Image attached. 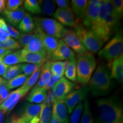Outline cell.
Returning a JSON list of instances; mask_svg holds the SVG:
<instances>
[{
    "label": "cell",
    "mask_w": 123,
    "mask_h": 123,
    "mask_svg": "<svg viewBox=\"0 0 123 123\" xmlns=\"http://www.w3.org/2000/svg\"><path fill=\"white\" fill-rule=\"evenodd\" d=\"M98 117L96 123H113L123 121L122 103L116 97L97 100Z\"/></svg>",
    "instance_id": "6da1fadb"
},
{
    "label": "cell",
    "mask_w": 123,
    "mask_h": 123,
    "mask_svg": "<svg viewBox=\"0 0 123 123\" xmlns=\"http://www.w3.org/2000/svg\"><path fill=\"white\" fill-rule=\"evenodd\" d=\"M89 82V90L91 91L93 96L107 94L111 86L110 75L107 66L104 64H100Z\"/></svg>",
    "instance_id": "7a4b0ae2"
},
{
    "label": "cell",
    "mask_w": 123,
    "mask_h": 123,
    "mask_svg": "<svg viewBox=\"0 0 123 123\" xmlns=\"http://www.w3.org/2000/svg\"><path fill=\"white\" fill-rule=\"evenodd\" d=\"M96 67V61L92 54L79 55L76 61L77 81L83 85L90 81Z\"/></svg>",
    "instance_id": "3957f363"
},
{
    "label": "cell",
    "mask_w": 123,
    "mask_h": 123,
    "mask_svg": "<svg viewBox=\"0 0 123 123\" xmlns=\"http://www.w3.org/2000/svg\"><path fill=\"white\" fill-rule=\"evenodd\" d=\"M75 29V33L86 50L93 53H96L100 50L104 42L93 33V31L86 28L77 22Z\"/></svg>",
    "instance_id": "277c9868"
},
{
    "label": "cell",
    "mask_w": 123,
    "mask_h": 123,
    "mask_svg": "<svg viewBox=\"0 0 123 123\" xmlns=\"http://www.w3.org/2000/svg\"><path fill=\"white\" fill-rule=\"evenodd\" d=\"M37 30L51 37L60 39L63 37L66 29L56 20L49 18H34Z\"/></svg>",
    "instance_id": "5b68a950"
},
{
    "label": "cell",
    "mask_w": 123,
    "mask_h": 123,
    "mask_svg": "<svg viewBox=\"0 0 123 123\" xmlns=\"http://www.w3.org/2000/svg\"><path fill=\"white\" fill-rule=\"evenodd\" d=\"M123 38L121 32H117L102 49L99 51V56L112 62L123 55Z\"/></svg>",
    "instance_id": "8992f818"
},
{
    "label": "cell",
    "mask_w": 123,
    "mask_h": 123,
    "mask_svg": "<svg viewBox=\"0 0 123 123\" xmlns=\"http://www.w3.org/2000/svg\"><path fill=\"white\" fill-rule=\"evenodd\" d=\"M119 21L118 18L111 15L107 14L102 24L92 31L101 41L105 42L112 35Z\"/></svg>",
    "instance_id": "52a82bcc"
},
{
    "label": "cell",
    "mask_w": 123,
    "mask_h": 123,
    "mask_svg": "<svg viewBox=\"0 0 123 123\" xmlns=\"http://www.w3.org/2000/svg\"><path fill=\"white\" fill-rule=\"evenodd\" d=\"M76 87V85L66 78L62 77L53 87L55 101L64 100L68 93Z\"/></svg>",
    "instance_id": "ba28073f"
},
{
    "label": "cell",
    "mask_w": 123,
    "mask_h": 123,
    "mask_svg": "<svg viewBox=\"0 0 123 123\" xmlns=\"http://www.w3.org/2000/svg\"><path fill=\"white\" fill-rule=\"evenodd\" d=\"M89 91L88 87H83L70 92L66 96L64 101L69 114L73 112L75 106L85 99Z\"/></svg>",
    "instance_id": "9c48e42d"
},
{
    "label": "cell",
    "mask_w": 123,
    "mask_h": 123,
    "mask_svg": "<svg viewBox=\"0 0 123 123\" xmlns=\"http://www.w3.org/2000/svg\"><path fill=\"white\" fill-rule=\"evenodd\" d=\"M62 39L69 47L79 55H84L88 53V51L86 50L76 35L75 31L67 29Z\"/></svg>",
    "instance_id": "30bf717a"
},
{
    "label": "cell",
    "mask_w": 123,
    "mask_h": 123,
    "mask_svg": "<svg viewBox=\"0 0 123 123\" xmlns=\"http://www.w3.org/2000/svg\"><path fill=\"white\" fill-rule=\"evenodd\" d=\"M88 2V8L83 20V26L88 29L91 28L97 19L102 0H90Z\"/></svg>",
    "instance_id": "8fae6325"
},
{
    "label": "cell",
    "mask_w": 123,
    "mask_h": 123,
    "mask_svg": "<svg viewBox=\"0 0 123 123\" xmlns=\"http://www.w3.org/2000/svg\"><path fill=\"white\" fill-rule=\"evenodd\" d=\"M27 93L28 92L21 88L10 92L7 99L0 105V110L4 111L7 115H9L19 100L22 99Z\"/></svg>",
    "instance_id": "7c38bea8"
},
{
    "label": "cell",
    "mask_w": 123,
    "mask_h": 123,
    "mask_svg": "<svg viewBox=\"0 0 123 123\" xmlns=\"http://www.w3.org/2000/svg\"><path fill=\"white\" fill-rule=\"evenodd\" d=\"M75 54L63 40H59L56 50L47 59L50 62L67 61L75 57Z\"/></svg>",
    "instance_id": "4fadbf2b"
},
{
    "label": "cell",
    "mask_w": 123,
    "mask_h": 123,
    "mask_svg": "<svg viewBox=\"0 0 123 123\" xmlns=\"http://www.w3.org/2000/svg\"><path fill=\"white\" fill-rule=\"evenodd\" d=\"M53 15L63 26L75 27L76 25V21L71 7H69L67 9L58 8Z\"/></svg>",
    "instance_id": "5bb4252c"
},
{
    "label": "cell",
    "mask_w": 123,
    "mask_h": 123,
    "mask_svg": "<svg viewBox=\"0 0 123 123\" xmlns=\"http://www.w3.org/2000/svg\"><path fill=\"white\" fill-rule=\"evenodd\" d=\"M43 104H35L26 103L21 108L19 114L25 123H30L34 117L39 116Z\"/></svg>",
    "instance_id": "9a60e30c"
},
{
    "label": "cell",
    "mask_w": 123,
    "mask_h": 123,
    "mask_svg": "<svg viewBox=\"0 0 123 123\" xmlns=\"http://www.w3.org/2000/svg\"><path fill=\"white\" fill-rule=\"evenodd\" d=\"M52 113L61 123H69L68 111L64 100L54 103Z\"/></svg>",
    "instance_id": "2e32d148"
},
{
    "label": "cell",
    "mask_w": 123,
    "mask_h": 123,
    "mask_svg": "<svg viewBox=\"0 0 123 123\" xmlns=\"http://www.w3.org/2000/svg\"><path fill=\"white\" fill-rule=\"evenodd\" d=\"M35 30L39 34L41 40H42L44 50H45L46 54H47V60L49 56L56 50L58 43H59V41L56 38L53 37H51L50 35H48L39 31V30H37L36 29H35Z\"/></svg>",
    "instance_id": "e0dca14e"
},
{
    "label": "cell",
    "mask_w": 123,
    "mask_h": 123,
    "mask_svg": "<svg viewBox=\"0 0 123 123\" xmlns=\"http://www.w3.org/2000/svg\"><path fill=\"white\" fill-rule=\"evenodd\" d=\"M21 55L23 62L31 64H43L47 61V54L46 53H29L22 49L21 50Z\"/></svg>",
    "instance_id": "ac0fdd59"
},
{
    "label": "cell",
    "mask_w": 123,
    "mask_h": 123,
    "mask_svg": "<svg viewBox=\"0 0 123 123\" xmlns=\"http://www.w3.org/2000/svg\"><path fill=\"white\" fill-rule=\"evenodd\" d=\"M3 15L8 22L14 26H18L20 22L25 15V11L23 7L21 6L14 11H8L5 10L3 11Z\"/></svg>",
    "instance_id": "d6986e66"
},
{
    "label": "cell",
    "mask_w": 123,
    "mask_h": 123,
    "mask_svg": "<svg viewBox=\"0 0 123 123\" xmlns=\"http://www.w3.org/2000/svg\"><path fill=\"white\" fill-rule=\"evenodd\" d=\"M110 78L117 80L122 84L123 81V56L116 58L111 63Z\"/></svg>",
    "instance_id": "ffe728a7"
},
{
    "label": "cell",
    "mask_w": 123,
    "mask_h": 123,
    "mask_svg": "<svg viewBox=\"0 0 123 123\" xmlns=\"http://www.w3.org/2000/svg\"><path fill=\"white\" fill-rule=\"evenodd\" d=\"M72 10L74 15L77 19H83L85 16L87 8H88V2L87 0H72L71 1Z\"/></svg>",
    "instance_id": "44dd1931"
},
{
    "label": "cell",
    "mask_w": 123,
    "mask_h": 123,
    "mask_svg": "<svg viewBox=\"0 0 123 123\" xmlns=\"http://www.w3.org/2000/svg\"><path fill=\"white\" fill-rule=\"evenodd\" d=\"M47 96V91L44 90L42 88H38L35 86L34 88L27 95L26 100L30 103L39 104L44 102Z\"/></svg>",
    "instance_id": "7402d4cb"
},
{
    "label": "cell",
    "mask_w": 123,
    "mask_h": 123,
    "mask_svg": "<svg viewBox=\"0 0 123 123\" xmlns=\"http://www.w3.org/2000/svg\"><path fill=\"white\" fill-rule=\"evenodd\" d=\"M35 31L37 32V31L35 30ZM37 33V35L34 38H33L26 46H25L23 49L29 53L46 54L39 34L38 32Z\"/></svg>",
    "instance_id": "603a6c76"
},
{
    "label": "cell",
    "mask_w": 123,
    "mask_h": 123,
    "mask_svg": "<svg viewBox=\"0 0 123 123\" xmlns=\"http://www.w3.org/2000/svg\"><path fill=\"white\" fill-rule=\"evenodd\" d=\"M50 64L51 62L47 60L42 65L39 80L37 84L35 85L36 87L38 88H43L50 80L51 76L50 71Z\"/></svg>",
    "instance_id": "cb8c5ba5"
},
{
    "label": "cell",
    "mask_w": 123,
    "mask_h": 123,
    "mask_svg": "<svg viewBox=\"0 0 123 123\" xmlns=\"http://www.w3.org/2000/svg\"><path fill=\"white\" fill-rule=\"evenodd\" d=\"M18 27L19 30L24 33H30L33 31L35 28L34 18L29 13H26L24 18L20 22Z\"/></svg>",
    "instance_id": "d4e9b609"
},
{
    "label": "cell",
    "mask_w": 123,
    "mask_h": 123,
    "mask_svg": "<svg viewBox=\"0 0 123 123\" xmlns=\"http://www.w3.org/2000/svg\"><path fill=\"white\" fill-rule=\"evenodd\" d=\"M3 62L7 66L16 65L20 63H23L21 55V50L13 51L4 55L2 57Z\"/></svg>",
    "instance_id": "484cf974"
},
{
    "label": "cell",
    "mask_w": 123,
    "mask_h": 123,
    "mask_svg": "<svg viewBox=\"0 0 123 123\" xmlns=\"http://www.w3.org/2000/svg\"><path fill=\"white\" fill-rule=\"evenodd\" d=\"M67 79L73 82H76V59L73 57L69 59V65L64 73Z\"/></svg>",
    "instance_id": "4316f807"
},
{
    "label": "cell",
    "mask_w": 123,
    "mask_h": 123,
    "mask_svg": "<svg viewBox=\"0 0 123 123\" xmlns=\"http://www.w3.org/2000/svg\"><path fill=\"white\" fill-rule=\"evenodd\" d=\"M51 114L52 112L51 104H43L39 115V123H50Z\"/></svg>",
    "instance_id": "83f0119b"
},
{
    "label": "cell",
    "mask_w": 123,
    "mask_h": 123,
    "mask_svg": "<svg viewBox=\"0 0 123 123\" xmlns=\"http://www.w3.org/2000/svg\"><path fill=\"white\" fill-rule=\"evenodd\" d=\"M50 71L52 75L62 78L65 73L63 61L51 62Z\"/></svg>",
    "instance_id": "f1b7e54d"
},
{
    "label": "cell",
    "mask_w": 123,
    "mask_h": 123,
    "mask_svg": "<svg viewBox=\"0 0 123 123\" xmlns=\"http://www.w3.org/2000/svg\"><path fill=\"white\" fill-rule=\"evenodd\" d=\"M42 1L38 0H26L24 1V7L31 13L38 14L42 13L41 4Z\"/></svg>",
    "instance_id": "f546056e"
},
{
    "label": "cell",
    "mask_w": 123,
    "mask_h": 123,
    "mask_svg": "<svg viewBox=\"0 0 123 123\" xmlns=\"http://www.w3.org/2000/svg\"><path fill=\"white\" fill-rule=\"evenodd\" d=\"M41 68H42V67L38 69V70H37L35 73H34L33 74L31 75L29 77L27 80L26 81V82L20 88L22 89V90H25L27 92H28L29 91V90H30L35 85V83L37 82L38 79H39L40 74H41Z\"/></svg>",
    "instance_id": "4dcf8cb0"
},
{
    "label": "cell",
    "mask_w": 123,
    "mask_h": 123,
    "mask_svg": "<svg viewBox=\"0 0 123 123\" xmlns=\"http://www.w3.org/2000/svg\"><path fill=\"white\" fill-rule=\"evenodd\" d=\"M22 73V71L21 67V64H16L9 67L3 75V77L5 80L10 81L18 75L21 74Z\"/></svg>",
    "instance_id": "1f68e13d"
},
{
    "label": "cell",
    "mask_w": 123,
    "mask_h": 123,
    "mask_svg": "<svg viewBox=\"0 0 123 123\" xmlns=\"http://www.w3.org/2000/svg\"><path fill=\"white\" fill-rule=\"evenodd\" d=\"M29 77V76L24 74H21L11 80L7 81V87L10 90L19 87V86H22L26 82Z\"/></svg>",
    "instance_id": "d6a6232c"
},
{
    "label": "cell",
    "mask_w": 123,
    "mask_h": 123,
    "mask_svg": "<svg viewBox=\"0 0 123 123\" xmlns=\"http://www.w3.org/2000/svg\"><path fill=\"white\" fill-rule=\"evenodd\" d=\"M55 8L54 1L44 0L42 1V6L41 7L42 13L46 15H53Z\"/></svg>",
    "instance_id": "836d02e7"
},
{
    "label": "cell",
    "mask_w": 123,
    "mask_h": 123,
    "mask_svg": "<svg viewBox=\"0 0 123 123\" xmlns=\"http://www.w3.org/2000/svg\"><path fill=\"white\" fill-rule=\"evenodd\" d=\"M83 108L84 111L81 117L80 123H93V119L87 100H86L84 101Z\"/></svg>",
    "instance_id": "e575fe53"
},
{
    "label": "cell",
    "mask_w": 123,
    "mask_h": 123,
    "mask_svg": "<svg viewBox=\"0 0 123 123\" xmlns=\"http://www.w3.org/2000/svg\"><path fill=\"white\" fill-rule=\"evenodd\" d=\"M37 35V33L35 31V30H34V31L30 33L21 34L19 35V37L18 39V43H19L21 47H24Z\"/></svg>",
    "instance_id": "d590c367"
},
{
    "label": "cell",
    "mask_w": 123,
    "mask_h": 123,
    "mask_svg": "<svg viewBox=\"0 0 123 123\" xmlns=\"http://www.w3.org/2000/svg\"><path fill=\"white\" fill-rule=\"evenodd\" d=\"M43 64L31 63L22 64H21V67L22 72L24 73V74L26 75L27 76H30L33 74L34 73H35L37 70L41 68Z\"/></svg>",
    "instance_id": "8d00e7d4"
},
{
    "label": "cell",
    "mask_w": 123,
    "mask_h": 123,
    "mask_svg": "<svg viewBox=\"0 0 123 123\" xmlns=\"http://www.w3.org/2000/svg\"><path fill=\"white\" fill-rule=\"evenodd\" d=\"M0 48L12 50L19 49L21 48V47L18 42L13 38H10L6 42H0Z\"/></svg>",
    "instance_id": "74e56055"
},
{
    "label": "cell",
    "mask_w": 123,
    "mask_h": 123,
    "mask_svg": "<svg viewBox=\"0 0 123 123\" xmlns=\"http://www.w3.org/2000/svg\"><path fill=\"white\" fill-rule=\"evenodd\" d=\"M84 107V102L81 101L79 103L74 111L72 112V115L71 117V123H79L80 117L81 112Z\"/></svg>",
    "instance_id": "f35d334b"
},
{
    "label": "cell",
    "mask_w": 123,
    "mask_h": 123,
    "mask_svg": "<svg viewBox=\"0 0 123 123\" xmlns=\"http://www.w3.org/2000/svg\"><path fill=\"white\" fill-rule=\"evenodd\" d=\"M24 3L23 0H8L6 1L5 9L8 11H14L17 10Z\"/></svg>",
    "instance_id": "ab89813d"
},
{
    "label": "cell",
    "mask_w": 123,
    "mask_h": 123,
    "mask_svg": "<svg viewBox=\"0 0 123 123\" xmlns=\"http://www.w3.org/2000/svg\"><path fill=\"white\" fill-rule=\"evenodd\" d=\"M112 1L117 18L120 20L123 17V0H113Z\"/></svg>",
    "instance_id": "60d3db41"
},
{
    "label": "cell",
    "mask_w": 123,
    "mask_h": 123,
    "mask_svg": "<svg viewBox=\"0 0 123 123\" xmlns=\"http://www.w3.org/2000/svg\"><path fill=\"white\" fill-rule=\"evenodd\" d=\"M7 81H5L0 84V105L7 99L9 94V90L6 86Z\"/></svg>",
    "instance_id": "b9f144b4"
},
{
    "label": "cell",
    "mask_w": 123,
    "mask_h": 123,
    "mask_svg": "<svg viewBox=\"0 0 123 123\" xmlns=\"http://www.w3.org/2000/svg\"><path fill=\"white\" fill-rule=\"evenodd\" d=\"M60 79H61L60 78H58L57 76H54V75H51V76L50 80H49L48 82L47 83V84H46L42 88L44 89V90L46 91L50 90V88H53V86L55 85V83H56Z\"/></svg>",
    "instance_id": "7bdbcfd3"
},
{
    "label": "cell",
    "mask_w": 123,
    "mask_h": 123,
    "mask_svg": "<svg viewBox=\"0 0 123 123\" xmlns=\"http://www.w3.org/2000/svg\"><path fill=\"white\" fill-rule=\"evenodd\" d=\"M5 123H25V121L21 117L13 113L7 118Z\"/></svg>",
    "instance_id": "ee69618b"
},
{
    "label": "cell",
    "mask_w": 123,
    "mask_h": 123,
    "mask_svg": "<svg viewBox=\"0 0 123 123\" xmlns=\"http://www.w3.org/2000/svg\"><path fill=\"white\" fill-rule=\"evenodd\" d=\"M6 31L9 33V34L10 35V37L17 39L19 37V35L21 34V33L17 30H16V29L14 28L13 27L11 26L8 25H7Z\"/></svg>",
    "instance_id": "f6af8a7d"
},
{
    "label": "cell",
    "mask_w": 123,
    "mask_h": 123,
    "mask_svg": "<svg viewBox=\"0 0 123 123\" xmlns=\"http://www.w3.org/2000/svg\"><path fill=\"white\" fill-rule=\"evenodd\" d=\"M106 9H107L108 14L111 15L112 16H114L117 18L112 1H110V0H107L106 1Z\"/></svg>",
    "instance_id": "bcb514c9"
},
{
    "label": "cell",
    "mask_w": 123,
    "mask_h": 123,
    "mask_svg": "<svg viewBox=\"0 0 123 123\" xmlns=\"http://www.w3.org/2000/svg\"><path fill=\"white\" fill-rule=\"evenodd\" d=\"M54 1L60 9H67L70 7V1L69 0H56Z\"/></svg>",
    "instance_id": "7dc6e473"
},
{
    "label": "cell",
    "mask_w": 123,
    "mask_h": 123,
    "mask_svg": "<svg viewBox=\"0 0 123 123\" xmlns=\"http://www.w3.org/2000/svg\"><path fill=\"white\" fill-rule=\"evenodd\" d=\"M10 38H11V37L7 32L0 29V42H6Z\"/></svg>",
    "instance_id": "c3c4849f"
},
{
    "label": "cell",
    "mask_w": 123,
    "mask_h": 123,
    "mask_svg": "<svg viewBox=\"0 0 123 123\" xmlns=\"http://www.w3.org/2000/svg\"><path fill=\"white\" fill-rule=\"evenodd\" d=\"M3 56H0V75H1V76H3L4 75V74L5 73V72L6 71L7 69L9 67V66L5 64L3 62Z\"/></svg>",
    "instance_id": "681fc988"
},
{
    "label": "cell",
    "mask_w": 123,
    "mask_h": 123,
    "mask_svg": "<svg viewBox=\"0 0 123 123\" xmlns=\"http://www.w3.org/2000/svg\"><path fill=\"white\" fill-rule=\"evenodd\" d=\"M0 29H2V30L6 31L7 24H6L5 21L2 18H0Z\"/></svg>",
    "instance_id": "f907efd6"
},
{
    "label": "cell",
    "mask_w": 123,
    "mask_h": 123,
    "mask_svg": "<svg viewBox=\"0 0 123 123\" xmlns=\"http://www.w3.org/2000/svg\"><path fill=\"white\" fill-rule=\"evenodd\" d=\"M12 52H13V50H7V49L0 48V56H4V55L7 54L12 53Z\"/></svg>",
    "instance_id": "816d5d0a"
},
{
    "label": "cell",
    "mask_w": 123,
    "mask_h": 123,
    "mask_svg": "<svg viewBox=\"0 0 123 123\" xmlns=\"http://www.w3.org/2000/svg\"><path fill=\"white\" fill-rule=\"evenodd\" d=\"M6 4V1L5 0H0V14L5 10Z\"/></svg>",
    "instance_id": "f5cc1de1"
},
{
    "label": "cell",
    "mask_w": 123,
    "mask_h": 123,
    "mask_svg": "<svg viewBox=\"0 0 123 123\" xmlns=\"http://www.w3.org/2000/svg\"><path fill=\"white\" fill-rule=\"evenodd\" d=\"M50 123H61L58 120L56 119L54 116L53 113L51 114V120L50 121Z\"/></svg>",
    "instance_id": "db71d44e"
},
{
    "label": "cell",
    "mask_w": 123,
    "mask_h": 123,
    "mask_svg": "<svg viewBox=\"0 0 123 123\" xmlns=\"http://www.w3.org/2000/svg\"><path fill=\"white\" fill-rule=\"evenodd\" d=\"M6 114V113L4 111L0 110V123H3L4 121L5 115Z\"/></svg>",
    "instance_id": "11a10c76"
},
{
    "label": "cell",
    "mask_w": 123,
    "mask_h": 123,
    "mask_svg": "<svg viewBox=\"0 0 123 123\" xmlns=\"http://www.w3.org/2000/svg\"><path fill=\"white\" fill-rule=\"evenodd\" d=\"M30 123H39V116L34 117L33 119L30 121Z\"/></svg>",
    "instance_id": "9f6ffc18"
},
{
    "label": "cell",
    "mask_w": 123,
    "mask_h": 123,
    "mask_svg": "<svg viewBox=\"0 0 123 123\" xmlns=\"http://www.w3.org/2000/svg\"><path fill=\"white\" fill-rule=\"evenodd\" d=\"M5 81V80L4 79H3L2 78H1V76H0V84H1L3 82H4V81Z\"/></svg>",
    "instance_id": "6f0895ef"
},
{
    "label": "cell",
    "mask_w": 123,
    "mask_h": 123,
    "mask_svg": "<svg viewBox=\"0 0 123 123\" xmlns=\"http://www.w3.org/2000/svg\"><path fill=\"white\" fill-rule=\"evenodd\" d=\"M123 123V121H118V122H116V123Z\"/></svg>",
    "instance_id": "680465c9"
}]
</instances>
